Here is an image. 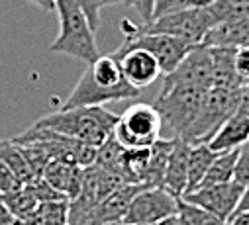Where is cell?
<instances>
[{"instance_id":"1","label":"cell","mask_w":249,"mask_h":225,"mask_svg":"<svg viewBox=\"0 0 249 225\" xmlns=\"http://www.w3.org/2000/svg\"><path fill=\"white\" fill-rule=\"evenodd\" d=\"M120 116L108 112L104 106H87L73 110H59L49 116L39 118L34 126L49 129L65 137L77 139L90 147H100L114 133Z\"/></svg>"},{"instance_id":"2","label":"cell","mask_w":249,"mask_h":225,"mask_svg":"<svg viewBox=\"0 0 249 225\" xmlns=\"http://www.w3.org/2000/svg\"><path fill=\"white\" fill-rule=\"evenodd\" d=\"M59 14V35L49 45V53H61L81 59L92 65L98 57V45L94 39V30L90 28L87 16L77 6L75 0H57L55 6Z\"/></svg>"},{"instance_id":"3","label":"cell","mask_w":249,"mask_h":225,"mask_svg":"<svg viewBox=\"0 0 249 225\" xmlns=\"http://www.w3.org/2000/svg\"><path fill=\"white\" fill-rule=\"evenodd\" d=\"M241 86H210L202 100L196 120L193 122L182 141L189 145L208 143L216 135V131L239 112Z\"/></svg>"},{"instance_id":"4","label":"cell","mask_w":249,"mask_h":225,"mask_svg":"<svg viewBox=\"0 0 249 225\" xmlns=\"http://www.w3.org/2000/svg\"><path fill=\"white\" fill-rule=\"evenodd\" d=\"M208 90L189 84H163L157 102L153 104L163 120V126L173 137L182 139L198 116V110Z\"/></svg>"},{"instance_id":"5","label":"cell","mask_w":249,"mask_h":225,"mask_svg":"<svg viewBox=\"0 0 249 225\" xmlns=\"http://www.w3.org/2000/svg\"><path fill=\"white\" fill-rule=\"evenodd\" d=\"M120 30L124 33V43L118 49H122V51L143 49V51L151 53L155 61L159 63L163 75H171L182 63L186 55L195 47H198V45L184 43L177 37L163 35V33H143V32H140V26L132 24L130 20H122Z\"/></svg>"},{"instance_id":"6","label":"cell","mask_w":249,"mask_h":225,"mask_svg":"<svg viewBox=\"0 0 249 225\" xmlns=\"http://www.w3.org/2000/svg\"><path fill=\"white\" fill-rule=\"evenodd\" d=\"M163 120L153 104H134L120 116L114 139L126 149H145L161 139Z\"/></svg>"},{"instance_id":"7","label":"cell","mask_w":249,"mask_h":225,"mask_svg":"<svg viewBox=\"0 0 249 225\" xmlns=\"http://www.w3.org/2000/svg\"><path fill=\"white\" fill-rule=\"evenodd\" d=\"M218 22L214 18V14L208 10H193L186 8L169 16H163L159 20H153L149 24L140 26V32L143 33H163V35H171L177 37L184 43L191 45H202L206 33L216 28Z\"/></svg>"},{"instance_id":"8","label":"cell","mask_w":249,"mask_h":225,"mask_svg":"<svg viewBox=\"0 0 249 225\" xmlns=\"http://www.w3.org/2000/svg\"><path fill=\"white\" fill-rule=\"evenodd\" d=\"M178 202L165 188H142L122 221L126 225H157L178 213Z\"/></svg>"},{"instance_id":"9","label":"cell","mask_w":249,"mask_h":225,"mask_svg":"<svg viewBox=\"0 0 249 225\" xmlns=\"http://www.w3.org/2000/svg\"><path fill=\"white\" fill-rule=\"evenodd\" d=\"M243 190L245 188L241 184L231 180V182H224V184L200 186L191 194H184L180 200L195 204V206L206 209L208 213L216 215L224 223H228L239 208V202L243 198Z\"/></svg>"},{"instance_id":"10","label":"cell","mask_w":249,"mask_h":225,"mask_svg":"<svg viewBox=\"0 0 249 225\" xmlns=\"http://www.w3.org/2000/svg\"><path fill=\"white\" fill-rule=\"evenodd\" d=\"M142 90L130 86V88H104L96 84V80L90 75V69L83 73L77 86L65 100L61 110H73V108H87V106H104L106 102H122V100H134L140 96Z\"/></svg>"},{"instance_id":"11","label":"cell","mask_w":249,"mask_h":225,"mask_svg":"<svg viewBox=\"0 0 249 225\" xmlns=\"http://www.w3.org/2000/svg\"><path fill=\"white\" fill-rule=\"evenodd\" d=\"M212 77H214L212 49L198 45L186 55L182 63L171 75H165L163 84H189L208 90L212 86Z\"/></svg>"},{"instance_id":"12","label":"cell","mask_w":249,"mask_h":225,"mask_svg":"<svg viewBox=\"0 0 249 225\" xmlns=\"http://www.w3.org/2000/svg\"><path fill=\"white\" fill-rule=\"evenodd\" d=\"M114 55L120 61L124 79L138 90H143V88L151 86L163 75L155 57L151 53L143 51V49H128V51L116 49Z\"/></svg>"},{"instance_id":"13","label":"cell","mask_w":249,"mask_h":225,"mask_svg":"<svg viewBox=\"0 0 249 225\" xmlns=\"http://www.w3.org/2000/svg\"><path fill=\"white\" fill-rule=\"evenodd\" d=\"M173 149L169 153V161H167V168H165V178H163V188L173 194L175 198H182L186 192V182H189V153H191V145L173 137Z\"/></svg>"},{"instance_id":"14","label":"cell","mask_w":249,"mask_h":225,"mask_svg":"<svg viewBox=\"0 0 249 225\" xmlns=\"http://www.w3.org/2000/svg\"><path fill=\"white\" fill-rule=\"evenodd\" d=\"M143 186L138 184H124L118 190H114L112 194H108L104 200H100L92 211V219L90 225H108V223H116L122 221L126 215L134 196L142 190Z\"/></svg>"},{"instance_id":"15","label":"cell","mask_w":249,"mask_h":225,"mask_svg":"<svg viewBox=\"0 0 249 225\" xmlns=\"http://www.w3.org/2000/svg\"><path fill=\"white\" fill-rule=\"evenodd\" d=\"M41 178L53 186L57 192L67 196V200H75L83 186V166L71 164V162H59L53 161L45 166Z\"/></svg>"},{"instance_id":"16","label":"cell","mask_w":249,"mask_h":225,"mask_svg":"<svg viewBox=\"0 0 249 225\" xmlns=\"http://www.w3.org/2000/svg\"><path fill=\"white\" fill-rule=\"evenodd\" d=\"M245 143H249V116L247 114H233L218 131L216 135L206 143L214 153H230L241 149Z\"/></svg>"},{"instance_id":"17","label":"cell","mask_w":249,"mask_h":225,"mask_svg":"<svg viewBox=\"0 0 249 225\" xmlns=\"http://www.w3.org/2000/svg\"><path fill=\"white\" fill-rule=\"evenodd\" d=\"M202 45L204 47H231V49L249 45V16L218 24L206 33Z\"/></svg>"},{"instance_id":"18","label":"cell","mask_w":249,"mask_h":225,"mask_svg":"<svg viewBox=\"0 0 249 225\" xmlns=\"http://www.w3.org/2000/svg\"><path fill=\"white\" fill-rule=\"evenodd\" d=\"M175 139H159L149 147V161L143 173V180L142 186L143 188H163V178H165V168H167V161H169V153L173 149Z\"/></svg>"},{"instance_id":"19","label":"cell","mask_w":249,"mask_h":225,"mask_svg":"<svg viewBox=\"0 0 249 225\" xmlns=\"http://www.w3.org/2000/svg\"><path fill=\"white\" fill-rule=\"evenodd\" d=\"M90 69V75L92 79L96 80V84L104 86V88H130L132 84L124 79V73H122V67H120V61L114 53L110 55H100V57L89 65Z\"/></svg>"},{"instance_id":"20","label":"cell","mask_w":249,"mask_h":225,"mask_svg":"<svg viewBox=\"0 0 249 225\" xmlns=\"http://www.w3.org/2000/svg\"><path fill=\"white\" fill-rule=\"evenodd\" d=\"M218 157V153H214L206 143H198V145H191V153H189V182H186V192L191 194L196 188H200L210 164L214 162V159Z\"/></svg>"},{"instance_id":"21","label":"cell","mask_w":249,"mask_h":225,"mask_svg":"<svg viewBox=\"0 0 249 225\" xmlns=\"http://www.w3.org/2000/svg\"><path fill=\"white\" fill-rule=\"evenodd\" d=\"M0 159H2L8 168L16 175V178L22 182V184H30L36 180L34 173H32V168L22 153V149L12 141V139H4V141H0Z\"/></svg>"},{"instance_id":"22","label":"cell","mask_w":249,"mask_h":225,"mask_svg":"<svg viewBox=\"0 0 249 225\" xmlns=\"http://www.w3.org/2000/svg\"><path fill=\"white\" fill-rule=\"evenodd\" d=\"M237 151H230V153H222L214 159V162L210 164L208 173L202 180L200 186H212V184H224V182H231L233 175H235V162H237Z\"/></svg>"},{"instance_id":"23","label":"cell","mask_w":249,"mask_h":225,"mask_svg":"<svg viewBox=\"0 0 249 225\" xmlns=\"http://www.w3.org/2000/svg\"><path fill=\"white\" fill-rule=\"evenodd\" d=\"M4 196V202H6V206H8V209L12 211V215H14V219H18V221H24V219H30L32 217V213L36 211V208L39 206L37 202H36V198L22 186V188H18V190H14V192H8V194H2Z\"/></svg>"},{"instance_id":"24","label":"cell","mask_w":249,"mask_h":225,"mask_svg":"<svg viewBox=\"0 0 249 225\" xmlns=\"http://www.w3.org/2000/svg\"><path fill=\"white\" fill-rule=\"evenodd\" d=\"M177 215H178L180 225H228L222 219H218L216 215L208 213L206 209H202L195 204H189L184 200L178 202V213Z\"/></svg>"},{"instance_id":"25","label":"cell","mask_w":249,"mask_h":225,"mask_svg":"<svg viewBox=\"0 0 249 225\" xmlns=\"http://www.w3.org/2000/svg\"><path fill=\"white\" fill-rule=\"evenodd\" d=\"M24 188L36 198L37 204H43V202H65L67 196H63L61 192H57L53 186H49L43 178H36L34 182L30 184H24ZM69 202V200H67Z\"/></svg>"},{"instance_id":"26","label":"cell","mask_w":249,"mask_h":225,"mask_svg":"<svg viewBox=\"0 0 249 225\" xmlns=\"http://www.w3.org/2000/svg\"><path fill=\"white\" fill-rule=\"evenodd\" d=\"M233 180L241 184L243 188L249 184V143H245L239 153H237V162H235V175Z\"/></svg>"},{"instance_id":"27","label":"cell","mask_w":249,"mask_h":225,"mask_svg":"<svg viewBox=\"0 0 249 225\" xmlns=\"http://www.w3.org/2000/svg\"><path fill=\"white\" fill-rule=\"evenodd\" d=\"M77 6L83 10V14L87 16L90 28L96 32L100 26V10H102V0H75Z\"/></svg>"},{"instance_id":"28","label":"cell","mask_w":249,"mask_h":225,"mask_svg":"<svg viewBox=\"0 0 249 225\" xmlns=\"http://www.w3.org/2000/svg\"><path fill=\"white\" fill-rule=\"evenodd\" d=\"M180 10H186V0H155L151 22H153V20H159V18H163V16L180 12Z\"/></svg>"},{"instance_id":"29","label":"cell","mask_w":249,"mask_h":225,"mask_svg":"<svg viewBox=\"0 0 249 225\" xmlns=\"http://www.w3.org/2000/svg\"><path fill=\"white\" fill-rule=\"evenodd\" d=\"M24 184L16 178V175L8 168V164L0 159V192L2 194H8V192H14L18 188H22Z\"/></svg>"},{"instance_id":"30","label":"cell","mask_w":249,"mask_h":225,"mask_svg":"<svg viewBox=\"0 0 249 225\" xmlns=\"http://www.w3.org/2000/svg\"><path fill=\"white\" fill-rule=\"evenodd\" d=\"M233 67L237 77L243 82H249V45L245 47H237L235 55H233Z\"/></svg>"},{"instance_id":"31","label":"cell","mask_w":249,"mask_h":225,"mask_svg":"<svg viewBox=\"0 0 249 225\" xmlns=\"http://www.w3.org/2000/svg\"><path fill=\"white\" fill-rule=\"evenodd\" d=\"M153 6H155V0H136V8H138V12H140L143 24H149V22H151Z\"/></svg>"},{"instance_id":"32","label":"cell","mask_w":249,"mask_h":225,"mask_svg":"<svg viewBox=\"0 0 249 225\" xmlns=\"http://www.w3.org/2000/svg\"><path fill=\"white\" fill-rule=\"evenodd\" d=\"M14 221H16V219H14L12 211H10L8 206H6L2 192H0V225H12Z\"/></svg>"},{"instance_id":"33","label":"cell","mask_w":249,"mask_h":225,"mask_svg":"<svg viewBox=\"0 0 249 225\" xmlns=\"http://www.w3.org/2000/svg\"><path fill=\"white\" fill-rule=\"evenodd\" d=\"M218 0H186V8H193V10H208L212 8Z\"/></svg>"},{"instance_id":"34","label":"cell","mask_w":249,"mask_h":225,"mask_svg":"<svg viewBox=\"0 0 249 225\" xmlns=\"http://www.w3.org/2000/svg\"><path fill=\"white\" fill-rule=\"evenodd\" d=\"M28 2L36 4V6L41 8L43 12H51V10H55V6H57V0H28Z\"/></svg>"},{"instance_id":"35","label":"cell","mask_w":249,"mask_h":225,"mask_svg":"<svg viewBox=\"0 0 249 225\" xmlns=\"http://www.w3.org/2000/svg\"><path fill=\"white\" fill-rule=\"evenodd\" d=\"M228 225H249V211H241V213H235Z\"/></svg>"},{"instance_id":"36","label":"cell","mask_w":249,"mask_h":225,"mask_svg":"<svg viewBox=\"0 0 249 225\" xmlns=\"http://www.w3.org/2000/svg\"><path fill=\"white\" fill-rule=\"evenodd\" d=\"M241 211H249V184H247V186H245V190H243V198H241L239 208H237V211H235V213H241Z\"/></svg>"},{"instance_id":"37","label":"cell","mask_w":249,"mask_h":225,"mask_svg":"<svg viewBox=\"0 0 249 225\" xmlns=\"http://www.w3.org/2000/svg\"><path fill=\"white\" fill-rule=\"evenodd\" d=\"M157 225H180V221H178V215H175V217H169V219H165Z\"/></svg>"},{"instance_id":"38","label":"cell","mask_w":249,"mask_h":225,"mask_svg":"<svg viewBox=\"0 0 249 225\" xmlns=\"http://www.w3.org/2000/svg\"><path fill=\"white\" fill-rule=\"evenodd\" d=\"M124 0H102V6H114V4H120Z\"/></svg>"},{"instance_id":"39","label":"cell","mask_w":249,"mask_h":225,"mask_svg":"<svg viewBox=\"0 0 249 225\" xmlns=\"http://www.w3.org/2000/svg\"><path fill=\"white\" fill-rule=\"evenodd\" d=\"M124 4L126 6H136V0H124Z\"/></svg>"},{"instance_id":"40","label":"cell","mask_w":249,"mask_h":225,"mask_svg":"<svg viewBox=\"0 0 249 225\" xmlns=\"http://www.w3.org/2000/svg\"><path fill=\"white\" fill-rule=\"evenodd\" d=\"M108 225H126L124 221H116V223H108Z\"/></svg>"},{"instance_id":"41","label":"cell","mask_w":249,"mask_h":225,"mask_svg":"<svg viewBox=\"0 0 249 225\" xmlns=\"http://www.w3.org/2000/svg\"><path fill=\"white\" fill-rule=\"evenodd\" d=\"M12 225H24V223H22V221H18V219H16V221H14V223H12Z\"/></svg>"},{"instance_id":"42","label":"cell","mask_w":249,"mask_h":225,"mask_svg":"<svg viewBox=\"0 0 249 225\" xmlns=\"http://www.w3.org/2000/svg\"><path fill=\"white\" fill-rule=\"evenodd\" d=\"M247 116H249V114H247Z\"/></svg>"}]
</instances>
